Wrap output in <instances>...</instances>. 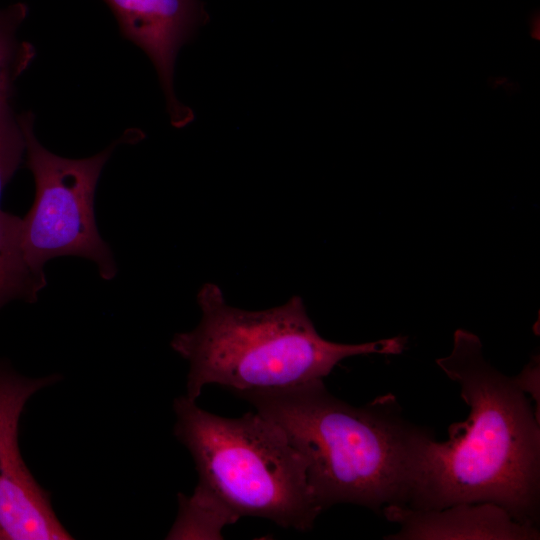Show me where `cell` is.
Listing matches in <instances>:
<instances>
[{
	"instance_id": "1",
	"label": "cell",
	"mask_w": 540,
	"mask_h": 540,
	"mask_svg": "<svg viewBox=\"0 0 540 540\" xmlns=\"http://www.w3.org/2000/svg\"><path fill=\"white\" fill-rule=\"evenodd\" d=\"M470 407L449 439L427 434L416 458L407 507L437 510L457 503L491 502L516 520L536 525L540 493L539 417L517 377L488 363L480 339L458 329L452 352L437 359Z\"/></svg>"
},
{
	"instance_id": "2",
	"label": "cell",
	"mask_w": 540,
	"mask_h": 540,
	"mask_svg": "<svg viewBox=\"0 0 540 540\" xmlns=\"http://www.w3.org/2000/svg\"><path fill=\"white\" fill-rule=\"evenodd\" d=\"M234 393L301 454L322 511L341 503L374 511L408 506L418 451L430 432L410 423L391 394L355 407L333 396L323 380Z\"/></svg>"
},
{
	"instance_id": "3",
	"label": "cell",
	"mask_w": 540,
	"mask_h": 540,
	"mask_svg": "<svg viewBox=\"0 0 540 540\" xmlns=\"http://www.w3.org/2000/svg\"><path fill=\"white\" fill-rule=\"evenodd\" d=\"M199 324L177 333L171 347L189 363L186 397L218 384L231 392L282 388L323 380L343 359L365 354H399L406 338L361 344L324 339L300 296L274 308L250 311L230 306L213 283L197 294Z\"/></svg>"
},
{
	"instance_id": "4",
	"label": "cell",
	"mask_w": 540,
	"mask_h": 540,
	"mask_svg": "<svg viewBox=\"0 0 540 540\" xmlns=\"http://www.w3.org/2000/svg\"><path fill=\"white\" fill-rule=\"evenodd\" d=\"M174 434L191 453L198 484L189 501L225 525L243 516L306 531L322 512L306 464L284 432L259 413L225 418L181 396Z\"/></svg>"
},
{
	"instance_id": "5",
	"label": "cell",
	"mask_w": 540,
	"mask_h": 540,
	"mask_svg": "<svg viewBox=\"0 0 540 540\" xmlns=\"http://www.w3.org/2000/svg\"><path fill=\"white\" fill-rule=\"evenodd\" d=\"M26 141V164L35 183L34 202L22 218V244L34 270L44 273L50 259L78 256L94 262L104 280L117 274L108 244L100 236L94 215V194L105 163L115 146L88 158L58 156L41 145L34 134V115H19Z\"/></svg>"
},
{
	"instance_id": "6",
	"label": "cell",
	"mask_w": 540,
	"mask_h": 540,
	"mask_svg": "<svg viewBox=\"0 0 540 540\" xmlns=\"http://www.w3.org/2000/svg\"><path fill=\"white\" fill-rule=\"evenodd\" d=\"M59 380L55 374L25 377L0 360V540L72 539L23 461L18 442L26 402Z\"/></svg>"
},
{
	"instance_id": "7",
	"label": "cell",
	"mask_w": 540,
	"mask_h": 540,
	"mask_svg": "<svg viewBox=\"0 0 540 540\" xmlns=\"http://www.w3.org/2000/svg\"><path fill=\"white\" fill-rule=\"evenodd\" d=\"M114 14L122 36L152 61L165 94L171 124H189L193 112L173 89V72L180 47L208 21L201 0H103Z\"/></svg>"
},
{
	"instance_id": "8",
	"label": "cell",
	"mask_w": 540,
	"mask_h": 540,
	"mask_svg": "<svg viewBox=\"0 0 540 540\" xmlns=\"http://www.w3.org/2000/svg\"><path fill=\"white\" fill-rule=\"evenodd\" d=\"M400 530L385 539L399 540H533L536 525L516 520L503 507L491 502L457 503L437 510H419L401 505L382 509Z\"/></svg>"
},
{
	"instance_id": "9",
	"label": "cell",
	"mask_w": 540,
	"mask_h": 540,
	"mask_svg": "<svg viewBox=\"0 0 540 540\" xmlns=\"http://www.w3.org/2000/svg\"><path fill=\"white\" fill-rule=\"evenodd\" d=\"M45 273L29 264L22 244V218L0 209V309L10 301L34 303Z\"/></svg>"
},
{
	"instance_id": "10",
	"label": "cell",
	"mask_w": 540,
	"mask_h": 540,
	"mask_svg": "<svg viewBox=\"0 0 540 540\" xmlns=\"http://www.w3.org/2000/svg\"><path fill=\"white\" fill-rule=\"evenodd\" d=\"M28 14L25 3L0 8V96L11 98L15 81L35 58L33 45L17 36Z\"/></svg>"
},
{
	"instance_id": "11",
	"label": "cell",
	"mask_w": 540,
	"mask_h": 540,
	"mask_svg": "<svg viewBox=\"0 0 540 540\" xmlns=\"http://www.w3.org/2000/svg\"><path fill=\"white\" fill-rule=\"evenodd\" d=\"M26 141L19 115L10 105V98L0 96V200L6 185L20 167Z\"/></svg>"
},
{
	"instance_id": "12",
	"label": "cell",
	"mask_w": 540,
	"mask_h": 540,
	"mask_svg": "<svg viewBox=\"0 0 540 540\" xmlns=\"http://www.w3.org/2000/svg\"><path fill=\"white\" fill-rule=\"evenodd\" d=\"M529 34L534 40L540 39V17L539 14L534 12L529 21Z\"/></svg>"
},
{
	"instance_id": "13",
	"label": "cell",
	"mask_w": 540,
	"mask_h": 540,
	"mask_svg": "<svg viewBox=\"0 0 540 540\" xmlns=\"http://www.w3.org/2000/svg\"><path fill=\"white\" fill-rule=\"evenodd\" d=\"M489 85L493 89L507 88L511 85L510 80L505 76H496L489 79Z\"/></svg>"
}]
</instances>
